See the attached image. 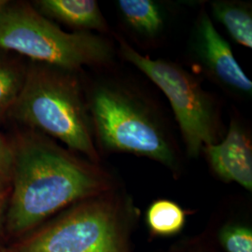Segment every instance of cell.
<instances>
[{
    "label": "cell",
    "instance_id": "277c9868",
    "mask_svg": "<svg viewBox=\"0 0 252 252\" xmlns=\"http://www.w3.org/2000/svg\"><path fill=\"white\" fill-rule=\"evenodd\" d=\"M94 135L109 152L143 156L174 169L177 156L162 126L144 104L111 84L96 86L88 103Z\"/></svg>",
    "mask_w": 252,
    "mask_h": 252
},
{
    "label": "cell",
    "instance_id": "9c48e42d",
    "mask_svg": "<svg viewBox=\"0 0 252 252\" xmlns=\"http://www.w3.org/2000/svg\"><path fill=\"white\" fill-rule=\"evenodd\" d=\"M33 7L48 19L56 20L78 31H107L108 25L94 0H39Z\"/></svg>",
    "mask_w": 252,
    "mask_h": 252
},
{
    "label": "cell",
    "instance_id": "8992f818",
    "mask_svg": "<svg viewBox=\"0 0 252 252\" xmlns=\"http://www.w3.org/2000/svg\"><path fill=\"white\" fill-rule=\"evenodd\" d=\"M123 56L161 89L169 100L187 153L197 157L207 145L216 142L217 116L211 96L197 80L176 63L152 59L119 38Z\"/></svg>",
    "mask_w": 252,
    "mask_h": 252
},
{
    "label": "cell",
    "instance_id": "6da1fadb",
    "mask_svg": "<svg viewBox=\"0 0 252 252\" xmlns=\"http://www.w3.org/2000/svg\"><path fill=\"white\" fill-rule=\"evenodd\" d=\"M8 224L22 233L76 202L113 189L106 170L53 141L30 135L14 149Z\"/></svg>",
    "mask_w": 252,
    "mask_h": 252
},
{
    "label": "cell",
    "instance_id": "4fadbf2b",
    "mask_svg": "<svg viewBox=\"0 0 252 252\" xmlns=\"http://www.w3.org/2000/svg\"><path fill=\"white\" fill-rule=\"evenodd\" d=\"M26 72L0 55V119L10 111L23 87Z\"/></svg>",
    "mask_w": 252,
    "mask_h": 252
},
{
    "label": "cell",
    "instance_id": "5bb4252c",
    "mask_svg": "<svg viewBox=\"0 0 252 252\" xmlns=\"http://www.w3.org/2000/svg\"><path fill=\"white\" fill-rule=\"evenodd\" d=\"M220 241L226 252H252V231L241 225L225 226L220 233Z\"/></svg>",
    "mask_w": 252,
    "mask_h": 252
},
{
    "label": "cell",
    "instance_id": "8fae6325",
    "mask_svg": "<svg viewBox=\"0 0 252 252\" xmlns=\"http://www.w3.org/2000/svg\"><path fill=\"white\" fill-rule=\"evenodd\" d=\"M211 8L213 16L225 27L234 41L252 49V16L249 8L233 1H215Z\"/></svg>",
    "mask_w": 252,
    "mask_h": 252
},
{
    "label": "cell",
    "instance_id": "7a4b0ae2",
    "mask_svg": "<svg viewBox=\"0 0 252 252\" xmlns=\"http://www.w3.org/2000/svg\"><path fill=\"white\" fill-rule=\"evenodd\" d=\"M18 121L62 141L73 152L97 163L88 105L75 73L35 63L9 111Z\"/></svg>",
    "mask_w": 252,
    "mask_h": 252
},
{
    "label": "cell",
    "instance_id": "5b68a950",
    "mask_svg": "<svg viewBox=\"0 0 252 252\" xmlns=\"http://www.w3.org/2000/svg\"><path fill=\"white\" fill-rule=\"evenodd\" d=\"M18 252H129L127 207L112 190L83 200Z\"/></svg>",
    "mask_w": 252,
    "mask_h": 252
},
{
    "label": "cell",
    "instance_id": "9a60e30c",
    "mask_svg": "<svg viewBox=\"0 0 252 252\" xmlns=\"http://www.w3.org/2000/svg\"><path fill=\"white\" fill-rule=\"evenodd\" d=\"M14 162V149L0 135V189H5L11 180Z\"/></svg>",
    "mask_w": 252,
    "mask_h": 252
},
{
    "label": "cell",
    "instance_id": "2e32d148",
    "mask_svg": "<svg viewBox=\"0 0 252 252\" xmlns=\"http://www.w3.org/2000/svg\"><path fill=\"white\" fill-rule=\"evenodd\" d=\"M3 195H4V190L0 189V214H1V209L3 206Z\"/></svg>",
    "mask_w": 252,
    "mask_h": 252
},
{
    "label": "cell",
    "instance_id": "7c38bea8",
    "mask_svg": "<svg viewBox=\"0 0 252 252\" xmlns=\"http://www.w3.org/2000/svg\"><path fill=\"white\" fill-rule=\"evenodd\" d=\"M147 223L155 234L173 235L183 228L185 212L178 204L170 200H157L147 211Z\"/></svg>",
    "mask_w": 252,
    "mask_h": 252
},
{
    "label": "cell",
    "instance_id": "e0dca14e",
    "mask_svg": "<svg viewBox=\"0 0 252 252\" xmlns=\"http://www.w3.org/2000/svg\"><path fill=\"white\" fill-rule=\"evenodd\" d=\"M9 2L8 1H6V0H0V10L3 9L7 4H8Z\"/></svg>",
    "mask_w": 252,
    "mask_h": 252
},
{
    "label": "cell",
    "instance_id": "ba28073f",
    "mask_svg": "<svg viewBox=\"0 0 252 252\" xmlns=\"http://www.w3.org/2000/svg\"><path fill=\"white\" fill-rule=\"evenodd\" d=\"M202 151L206 153L211 168L219 178L252 190V142L236 122H231L221 142L207 145Z\"/></svg>",
    "mask_w": 252,
    "mask_h": 252
},
{
    "label": "cell",
    "instance_id": "52a82bcc",
    "mask_svg": "<svg viewBox=\"0 0 252 252\" xmlns=\"http://www.w3.org/2000/svg\"><path fill=\"white\" fill-rule=\"evenodd\" d=\"M192 48L199 63L213 80L234 92L252 94V81L206 12L197 21Z\"/></svg>",
    "mask_w": 252,
    "mask_h": 252
},
{
    "label": "cell",
    "instance_id": "3957f363",
    "mask_svg": "<svg viewBox=\"0 0 252 252\" xmlns=\"http://www.w3.org/2000/svg\"><path fill=\"white\" fill-rule=\"evenodd\" d=\"M0 49L73 73L83 66L107 65L114 56L105 38L91 32H65L33 6L9 3L0 10Z\"/></svg>",
    "mask_w": 252,
    "mask_h": 252
},
{
    "label": "cell",
    "instance_id": "30bf717a",
    "mask_svg": "<svg viewBox=\"0 0 252 252\" xmlns=\"http://www.w3.org/2000/svg\"><path fill=\"white\" fill-rule=\"evenodd\" d=\"M119 11L126 24L136 33L153 37L164 27V18L159 5L151 0H119Z\"/></svg>",
    "mask_w": 252,
    "mask_h": 252
}]
</instances>
